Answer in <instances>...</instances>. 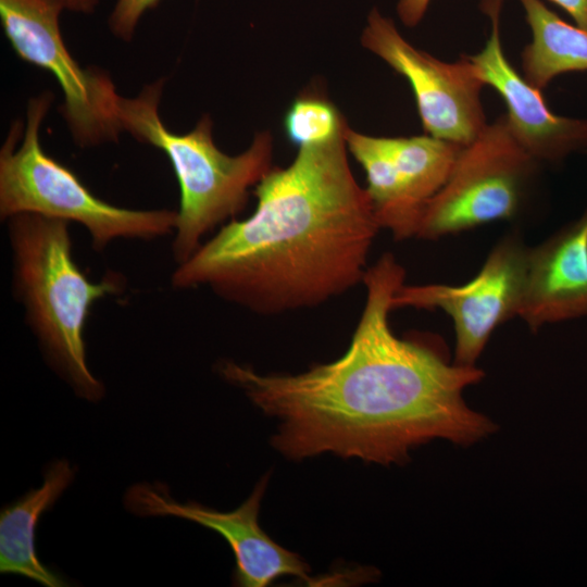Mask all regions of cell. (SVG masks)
<instances>
[{"label":"cell","instance_id":"20","mask_svg":"<svg viewBox=\"0 0 587 587\" xmlns=\"http://www.w3.org/2000/svg\"><path fill=\"white\" fill-rule=\"evenodd\" d=\"M63 8L79 12L91 13L99 0H57Z\"/></svg>","mask_w":587,"mask_h":587},{"label":"cell","instance_id":"1","mask_svg":"<svg viewBox=\"0 0 587 587\" xmlns=\"http://www.w3.org/2000/svg\"><path fill=\"white\" fill-rule=\"evenodd\" d=\"M405 270L389 252L369 266L365 304L346 352L299 374H262L223 360L217 373L268 416L272 445L292 460L333 452L382 465L404 464L435 439L469 447L497 430L463 397L483 370L449 363L432 347L397 337L392 297Z\"/></svg>","mask_w":587,"mask_h":587},{"label":"cell","instance_id":"2","mask_svg":"<svg viewBox=\"0 0 587 587\" xmlns=\"http://www.w3.org/2000/svg\"><path fill=\"white\" fill-rule=\"evenodd\" d=\"M346 128L271 168L255 185L253 213L233 218L177 264L172 287H207L252 313L277 315L363 284L380 226L351 172Z\"/></svg>","mask_w":587,"mask_h":587},{"label":"cell","instance_id":"18","mask_svg":"<svg viewBox=\"0 0 587 587\" xmlns=\"http://www.w3.org/2000/svg\"><path fill=\"white\" fill-rule=\"evenodd\" d=\"M430 0H399L398 15L403 24L416 25L424 16Z\"/></svg>","mask_w":587,"mask_h":587},{"label":"cell","instance_id":"16","mask_svg":"<svg viewBox=\"0 0 587 587\" xmlns=\"http://www.w3.org/2000/svg\"><path fill=\"white\" fill-rule=\"evenodd\" d=\"M284 126L291 142L298 147L325 142L346 126L337 109L319 97H301L289 108Z\"/></svg>","mask_w":587,"mask_h":587},{"label":"cell","instance_id":"5","mask_svg":"<svg viewBox=\"0 0 587 587\" xmlns=\"http://www.w3.org/2000/svg\"><path fill=\"white\" fill-rule=\"evenodd\" d=\"M52 101L43 92L28 102L23 139L15 123L0 152V217L21 213L75 222L86 228L95 251L116 239L154 240L174 233L176 211L134 210L96 197L66 166L41 148L40 125Z\"/></svg>","mask_w":587,"mask_h":587},{"label":"cell","instance_id":"8","mask_svg":"<svg viewBox=\"0 0 587 587\" xmlns=\"http://www.w3.org/2000/svg\"><path fill=\"white\" fill-rule=\"evenodd\" d=\"M361 42L409 80L428 135L467 146L484 130L485 83L467 55L453 63L436 59L407 41L376 9L369 14Z\"/></svg>","mask_w":587,"mask_h":587},{"label":"cell","instance_id":"11","mask_svg":"<svg viewBox=\"0 0 587 587\" xmlns=\"http://www.w3.org/2000/svg\"><path fill=\"white\" fill-rule=\"evenodd\" d=\"M502 0H483L491 33L484 49L467 55L485 85L495 88L505 102L507 124L520 146L536 161L555 162L587 149V118L555 115L540 89L530 85L508 61L500 40Z\"/></svg>","mask_w":587,"mask_h":587},{"label":"cell","instance_id":"14","mask_svg":"<svg viewBox=\"0 0 587 587\" xmlns=\"http://www.w3.org/2000/svg\"><path fill=\"white\" fill-rule=\"evenodd\" d=\"M533 39L522 52L524 78L538 89L569 72L587 71V30L571 25L541 0H519Z\"/></svg>","mask_w":587,"mask_h":587},{"label":"cell","instance_id":"6","mask_svg":"<svg viewBox=\"0 0 587 587\" xmlns=\"http://www.w3.org/2000/svg\"><path fill=\"white\" fill-rule=\"evenodd\" d=\"M505 117L464 146L445 185L422 207L413 237L434 240L512 217L535 163Z\"/></svg>","mask_w":587,"mask_h":587},{"label":"cell","instance_id":"17","mask_svg":"<svg viewBox=\"0 0 587 587\" xmlns=\"http://www.w3.org/2000/svg\"><path fill=\"white\" fill-rule=\"evenodd\" d=\"M160 0H117L109 18L111 30L121 39L129 40L140 16Z\"/></svg>","mask_w":587,"mask_h":587},{"label":"cell","instance_id":"4","mask_svg":"<svg viewBox=\"0 0 587 587\" xmlns=\"http://www.w3.org/2000/svg\"><path fill=\"white\" fill-rule=\"evenodd\" d=\"M162 86L159 80L135 98L120 96L117 115L123 129L162 150L173 166L179 186V208L172 253L180 264L195 253L208 233L245 209L249 188L272 168V138L260 133L246 151L229 155L214 143L208 116L191 132L175 134L159 115Z\"/></svg>","mask_w":587,"mask_h":587},{"label":"cell","instance_id":"3","mask_svg":"<svg viewBox=\"0 0 587 587\" xmlns=\"http://www.w3.org/2000/svg\"><path fill=\"white\" fill-rule=\"evenodd\" d=\"M7 227L12 292L47 363L80 398L100 400L104 387L86 360V322L98 300L123 291L124 277L110 272L91 282L74 260L67 221L21 213Z\"/></svg>","mask_w":587,"mask_h":587},{"label":"cell","instance_id":"9","mask_svg":"<svg viewBox=\"0 0 587 587\" xmlns=\"http://www.w3.org/2000/svg\"><path fill=\"white\" fill-rule=\"evenodd\" d=\"M528 248L515 236L499 241L479 273L460 286L446 284L405 285L392 297V310L415 308L442 310L453 321L454 363L475 366L492 332L517 316Z\"/></svg>","mask_w":587,"mask_h":587},{"label":"cell","instance_id":"10","mask_svg":"<svg viewBox=\"0 0 587 587\" xmlns=\"http://www.w3.org/2000/svg\"><path fill=\"white\" fill-rule=\"evenodd\" d=\"M268 477L270 473L264 475L250 497L229 512H220L197 502H177L166 486L148 483L130 487L125 496V504L137 515L176 516L220 534L235 555V585L265 587L283 576H292L312 585L316 582L311 578V570L300 555L275 542L259 524L261 500Z\"/></svg>","mask_w":587,"mask_h":587},{"label":"cell","instance_id":"12","mask_svg":"<svg viewBox=\"0 0 587 587\" xmlns=\"http://www.w3.org/2000/svg\"><path fill=\"white\" fill-rule=\"evenodd\" d=\"M517 316L532 330L587 316V208L548 240L528 249Z\"/></svg>","mask_w":587,"mask_h":587},{"label":"cell","instance_id":"15","mask_svg":"<svg viewBox=\"0 0 587 587\" xmlns=\"http://www.w3.org/2000/svg\"><path fill=\"white\" fill-rule=\"evenodd\" d=\"M382 141L416 225L423 204L445 185L464 146L430 135L382 137Z\"/></svg>","mask_w":587,"mask_h":587},{"label":"cell","instance_id":"7","mask_svg":"<svg viewBox=\"0 0 587 587\" xmlns=\"http://www.w3.org/2000/svg\"><path fill=\"white\" fill-rule=\"evenodd\" d=\"M57 0H0L7 38L25 61L49 71L60 84L63 116L77 145L116 141L123 130L110 77L99 70H83L61 36Z\"/></svg>","mask_w":587,"mask_h":587},{"label":"cell","instance_id":"19","mask_svg":"<svg viewBox=\"0 0 587 587\" xmlns=\"http://www.w3.org/2000/svg\"><path fill=\"white\" fill-rule=\"evenodd\" d=\"M565 10L575 24L587 30V0H550Z\"/></svg>","mask_w":587,"mask_h":587},{"label":"cell","instance_id":"13","mask_svg":"<svg viewBox=\"0 0 587 587\" xmlns=\"http://www.w3.org/2000/svg\"><path fill=\"white\" fill-rule=\"evenodd\" d=\"M75 471L65 460L53 462L45 472L43 484L0 514V572L30 578L47 587L65 586L64 579L45 566L35 551V530L45 511L50 509L71 484Z\"/></svg>","mask_w":587,"mask_h":587}]
</instances>
